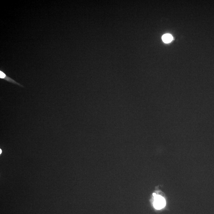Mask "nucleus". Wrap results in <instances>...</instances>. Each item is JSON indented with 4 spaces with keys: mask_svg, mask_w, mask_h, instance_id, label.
I'll use <instances>...</instances> for the list:
<instances>
[{
    "mask_svg": "<svg viewBox=\"0 0 214 214\" xmlns=\"http://www.w3.org/2000/svg\"><path fill=\"white\" fill-rule=\"evenodd\" d=\"M0 150H1V152H2L1 150V149Z\"/></svg>",
    "mask_w": 214,
    "mask_h": 214,
    "instance_id": "obj_4",
    "label": "nucleus"
},
{
    "mask_svg": "<svg viewBox=\"0 0 214 214\" xmlns=\"http://www.w3.org/2000/svg\"><path fill=\"white\" fill-rule=\"evenodd\" d=\"M154 201L153 206L157 209H160L164 207L166 205V202L165 199L162 196L159 195H157L155 193H153Z\"/></svg>",
    "mask_w": 214,
    "mask_h": 214,
    "instance_id": "obj_1",
    "label": "nucleus"
},
{
    "mask_svg": "<svg viewBox=\"0 0 214 214\" xmlns=\"http://www.w3.org/2000/svg\"><path fill=\"white\" fill-rule=\"evenodd\" d=\"M163 41L166 43H168L171 42L173 39V37L172 35L170 34H166L164 35L162 37Z\"/></svg>",
    "mask_w": 214,
    "mask_h": 214,
    "instance_id": "obj_3",
    "label": "nucleus"
},
{
    "mask_svg": "<svg viewBox=\"0 0 214 214\" xmlns=\"http://www.w3.org/2000/svg\"><path fill=\"white\" fill-rule=\"evenodd\" d=\"M0 78L5 80L6 81H8V82H12V83L15 84H16L18 85L23 87V86H22L21 85H20V84L16 82L14 80H12L11 78L9 77V76H7V75L2 70L0 71Z\"/></svg>",
    "mask_w": 214,
    "mask_h": 214,
    "instance_id": "obj_2",
    "label": "nucleus"
}]
</instances>
